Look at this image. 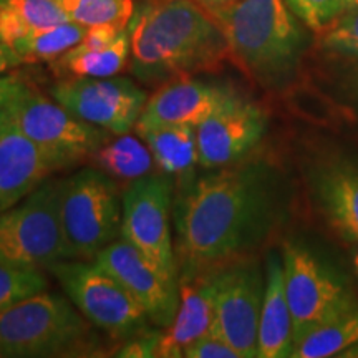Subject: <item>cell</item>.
I'll return each mask as SVG.
<instances>
[{"label":"cell","mask_w":358,"mask_h":358,"mask_svg":"<svg viewBox=\"0 0 358 358\" xmlns=\"http://www.w3.org/2000/svg\"><path fill=\"white\" fill-rule=\"evenodd\" d=\"M285 213L284 182L264 159L239 161L191 181L176 198L179 272L252 257Z\"/></svg>","instance_id":"cell-1"},{"label":"cell","mask_w":358,"mask_h":358,"mask_svg":"<svg viewBox=\"0 0 358 358\" xmlns=\"http://www.w3.org/2000/svg\"><path fill=\"white\" fill-rule=\"evenodd\" d=\"M128 32L134 77L151 87L219 71L231 60L221 24L198 0H145Z\"/></svg>","instance_id":"cell-2"},{"label":"cell","mask_w":358,"mask_h":358,"mask_svg":"<svg viewBox=\"0 0 358 358\" xmlns=\"http://www.w3.org/2000/svg\"><path fill=\"white\" fill-rule=\"evenodd\" d=\"M209 10L226 34L231 62L262 88L289 87L306 37L285 0H232Z\"/></svg>","instance_id":"cell-3"},{"label":"cell","mask_w":358,"mask_h":358,"mask_svg":"<svg viewBox=\"0 0 358 358\" xmlns=\"http://www.w3.org/2000/svg\"><path fill=\"white\" fill-rule=\"evenodd\" d=\"M93 325L70 299L47 290L0 312V358L100 355Z\"/></svg>","instance_id":"cell-4"},{"label":"cell","mask_w":358,"mask_h":358,"mask_svg":"<svg viewBox=\"0 0 358 358\" xmlns=\"http://www.w3.org/2000/svg\"><path fill=\"white\" fill-rule=\"evenodd\" d=\"M58 209L71 259L93 261L122 232L123 196L98 168H83L60 181Z\"/></svg>","instance_id":"cell-5"},{"label":"cell","mask_w":358,"mask_h":358,"mask_svg":"<svg viewBox=\"0 0 358 358\" xmlns=\"http://www.w3.org/2000/svg\"><path fill=\"white\" fill-rule=\"evenodd\" d=\"M13 123L42 151L55 171L92 159L110 133L85 122L29 83L7 106Z\"/></svg>","instance_id":"cell-6"},{"label":"cell","mask_w":358,"mask_h":358,"mask_svg":"<svg viewBox=\"0 0 358 358\" xmlns=\"http://www.w3.org/2000/svg\"><path fill=\"white\" fill-rule=\"evenodd\" d=\"M93 327L115 342H128L150 329L151 320L123 285L95 261L69 259L48 268Z\"/></svg>","instance_id":"cell-7"},{"label":"cell","mask_w":358,"mask_h":358,"mask_svg":"<svg viewBox=\"0 0 358 358\" xmlns=\"http://www.w3.org/2000/svg\"><path fill=\"white\" fill-rule=\"evenodd\" d=\"M60 181H45L24 201L0 213V257L48 271L71 259L58 209Z\"/></svg>","instance_id":"cell-8"},{"label":"cell","mask_w":358,"mask_h":358,"mask_svg":"<svg viewBox=\"0 0 358 358\" xmlns=\"http://www.w3.org/2000/svg\"><path fill=\"white\" fill-rule=\"evenodd\" d=\"M176 181L156 171L129 182L123 192L120 237L173 282H179L176 244L173 243L171 208Z\"/></svg>","instance_id":"cell-9"},{"label":"cell","mask_w":358,"mask_h":358,"mask_svg":"<svg viewBox=\"0 0 358 358\" xmlns=\"http://www.w3.org/2000/svg\"><path fill=\"white\" fill-rule=\"evenodd\" d=\"M213 334L226 340L241 358L257 357V334L266 274L256 259L245 257L213 268Z\"/></svg>","instance_id":"cell-10"},{"label":"cell","mask_w":358,"mask_h":358,"mask_svg":"<svg viewBox=\"0 0 358 358\" xmlns=\"http://www.w3.org/2000/svg\"><path fill=\"white\" fill-rule=\"evenodd\" d=\"M282 264L294 343L307 330L355 306L342 279L303 245L285 244Z\"/></svg>","instance_id":"cell-11"},{"label":"cell","mask_w":358,"mask_h":358,"mask_svg":"<svg viewBox=\"0 0 358 358\" xmlns=\"http://www.w3.org/2000/svg\"><path fill=\"white\" fill-rule=\"evenodd\" d=\"M50 96L85 122L110 134L131 133L136 128L148 95L124 77H69L50 88Z\"/></svg>","instance_id":"cell-12"},{"label":"cell","mask_w":358,"mask_h":358,"mask_svg":"<svg viewBox=\"0 0 358 358\" xmlns=\"http://www.w3.org/2000/svg\"><path fill=\"white\" fill-rule=\"evenodd\" d=\"M266 129V111L254 101L229 92L196 128L199 166L211 171L245 159L261 143Z\"/></svg>","instance_id":"cell-13"},{"label":"cell","mask_w":358,"mask_h":358,"mask_svg":"<svg viewBox=\"0 0 358 358\" xmlns=\"http://www.w3.org/2000/svg\"><path fill=\"white\" fill-rule=\"evenodd\" d=\"M131 295L156 329L171 325L179 306V282L161 274L127 241L116 239L93 259Z\"/></svg>","instance_id":"cell-14"},{"label":"cell","mask_w":358,"mask_h":358,"mask_svg":"<svg viewBox=\"0 0 358 358\" xmlns=\"http://www.w3.org/2000/svg\"><path fill=\"white\" fill-rule=\"evenodd\" d=\"M229 92L194 77L164 83L146 100L134 129L141 133L158 127L198 128Z\"/></svg>","instance_id":"cell-15"},{"label":"cell","mask_w":358,"mask_h":358,"mask_svg":"<svg viewBox=\"0 0 358 358\" xmlns=\"http://www.w3.org/2000/svg\"><path fill=\"white\" fill-rule=\"evenodd\" d=\"M53 173L55 169L17 128L8 110L0 111V213L24 201Z\"/></svg>","instance_id":"cell-16"},{"label":"cell","mask_w":358,"mask_h":358,"mask_svg":"<svg viewBox=\"0 0 358 358\" xmlns=\"http://www.w3.org/2000/svg\"><path fill=\"white\" fill-rule=\"evenodd\" d=\"M214 272H179V306L171 325L161 329L156 357L178 358L192 342L209 334L214 324Z\"/></svg>","instance_id":"cell-17"},{"label":"cell","mask_w":358,"mask_h":358,"mask_svg":"<svg viewBox=\"0 0 358 358\" xmlns=\"http://www.w3.org/2000/svg\"><path fill=\"white\" fill-rule=\"evenodd\" d=\"M313 191L330 226L358 244V161L337 158L313 174Z\"/></svg>","instance_id":"cell-18"},{"label":"cell","mask_w":358,"mask_h":358,"mask_svg":"<svg viewBox=\"0 0 358 358\" xmlns=\"http://www.w3.org/2000/svg\"><path fill=\"white\" fill-rule=\"evenodd\" d=\"M294 350V322L284 282V264L277 252L268 254L266 289L257 334L259 358H287Z\"/></svg>","instance_id":"cell-19"},{"label":"cell","mask_w":358,"mask_h":358,"mask_svg":"<svg viewBox=\"0 0 358 358\" xmlns=\"http://www.w3.org/2000/svg\"><path fill=\"white\" fill-rule=\"evenodd\" d=\"M153 155L156 169L182 181L186 187L198 163V136L194 127H158L138 133Z\"/></svg>","instance_id":"cell-20"},{"label":"cell","mask_w":358,"mask_h":358,"mask_svg":"<svg viewBox=\"0 0 358 358\" xmlns=\"http://www.w3.org/2000/svg\"><path fill=\"white\" fill-rule=\"evenodd\" d=\"M92 161L111 179L128 185L156 171L150 148L145 141L129 133L116 134L113 140H106L92 156Z\"/></svg>","instance_id":"cell-21"},{"label":"cell","mask_w":358,"mask_h":358,"mask_svg":"<svg viewBox=\"0 0 358 358\" xmlns=\"http://www.w3.org/2000/svg\"><path fill=\"white\" fill-rule=\"evenodd\" d=\"M129 58H131V40L127 29L106 47L90 48V50L73 47L52 64L57 71L69 77L106 78L122 73L128 66Z\"/></svg>","instance_id":"cell-22"},{"label":"cell","mask_w":358,"mask_h":358,"mask_svg":"<svg viewBox=\"0 0 358 358\" xmlns=\"http://www.w3.org/2000/svg\"><path fill=\"white\" fill-rule=\"evenodd\" d=\"M358 345V306L307 330L294 343L292 358L337 357Z\"/></svg>","instance_id":"cell-23"},{"label":"cell","mask_w":358,"mask_h":358,"mask_svg":"<svg viewBox=\"0 0 358 358\" xmlns=\"http://www.w3.org/2000/svg\"><path fill=\"white\" fill-rule=\"evenodd\" d=\"M69 20L57 0H0V40L8 45Z\"/></svg>","instance_id":"cell-24"},{"label":"cell","mask_w":358,"mask_h":358,"mask_svg":"<svg viewBox=\"0 0 358 358\" xmlns=\"http://www.w3.org/2000/svg\"><path fill=\"white\" fill-rule=\"evenodd\" d=\"M87 29L88 27L69 20L64 24L35 30V32L25 35L24 38L17 40L12 47L22 57L24 64L55 62L57 58H60L64 53L82 42Z\"/></svg>","instance_id":"cell-25"},{"label":"cell","mask_w":358,"mask_h":358,"mask_svg":"<svg viewBox=\"0 0 358 358\" xmlns=\"http://www.w3.org/2000/svg\"><path fill=\"white\" fill-rule=\"evenodd\" d=\"M70 20L83 27L120 24L128 27L134 13L133 0H57Z\"/></svg>","instance_id":"cell-26"},{"label":"cell","mask_w":358,"mask_h":358,"mask_svg":"<svg viewBox=\"0 0 358 358\" xmlns=\"http://www.w3.org/2000/svg\"><path fill=\"white\" fill-rule=\"evenodd\" d=\"M43 290H47L43 271L17 266L0 257V312Z\"/></svg>","instance_id":"cell-27"},{"label":"cell","mask_w":358,"mask_h":358,"mask_svg":"<svg viewBox=\"0 0 358 358\" xmlns=\"http://www.w3.org/2000/svg\"><path fill=\"white\" fill-rule=\"evenodd\" d=\"M285 3L315 34L325 32L350 6L348 0H285Z\"/></svg>","instance_id":"cell-28"},{"label":"cell","mask_w":358,"mask_h":358,"mask_svg":"<svg viewBox=\"0 0 358 358\" xmlns=\"http://www.w3.org/2000/svg\"><path fill=\"white\" fill-rule=\"evenodd\" d=\"M320 35L322 45L329 50L358 57V6H348L347 10Z\"/></svg>","instance_id":"cell-29"},{"label":"cell","mask_w":358,"mask_h":358,"mask_svg":"<svg viewBox=\"0 0 358 358\" xmlns=\"http://www.w3.org/2000/svg\"><path fill=\"white\" fill-rule=\"evenodd\" d=\"M186 358H241L234 348L226 340L217 337L216 334L209 332L192 342L185 350Z\"/></svg>","instance_id":"cell-30"},{"label":"cell","mask_w":358,"mask_h":358,"mask_svg":"<svg viewBox=\"0 0 358 358\" xmlns=\"http://www.w3.org/2000/svg\"><path fill=\"white\" fill-rule=\"evenodd\" d=\"M128 27L120 24H98L92 25L87 29V34L82 38V42L77 45V48L82 50H90V48H101L115 42L118 35L127 30Z\"/></svg>","instance_id":"cell-31"},{"label":"cell","mask_w":358,"mask_h":358,"mask_svg":"<svg viewBox=\"0 0 358 358\" xmlns=\"http://www.w3.org/2000/svg\"><path fill=\"white\" fill-rule=\"evenodd\" d=\"M29 87V82L24 75L10 71V73L0 75V111L7 108L10 101L17 95H20L24 90Z\"/></svg>","instance_id":"cell-32"},{"label":"cell","mask_w":358,"mask_h":358,"mask_svg":"<svg viewBox=\"0 0 358 358\" xmlns=\"http://www.w3.org/2000/svg\"><path fill=\"white\" fill-rule=\"evenodd\" d=\"M22 65H24V60L15 48L0 40V75L10 73L12 70L19 69Z\"/></svg>","instance_id":"cell-33"},{"label":"cell","mask_w":358,"mask_h":358,"mask_svg":"<svg viewBox=\"0 0 358 358\" xmlns=\"http://www.w3.org/2000/svg\"><path fill=\"white\" fill-rule=\"evenodd\" d=\"M198 2L203 3V6L208 7V8H216V7L226 6V3L232 2V0H198Z\"/></svg>","instance_id":"cell-34"},{"label":"cell","mask_w":358,"mask_h":358,"mask_svg":"<svg viewBox=\"0 0 358 358\" xmlns=\"http://www.w3.org/2000/svg\"><path fill=\"white\" fill-rule=\"evenodd\" d=\"M353 266H355V271H357V275H358V250L355 254H353Z\"/></svg>","instance_id":"cell-35"},{"label":"cell","mask_w":358,"mask_h":358,"mask_svg":"<svg viewBox=\"0 0 358 358\" xmlns=\"http://www.w3.org/2000/svg\"><path fill=\"white\" fill-rule=\"evenodd\" d=\"M348 3H350V6H358V0H348Z\"/></svg>","instance_id":"cell-36"}]
</instances>
